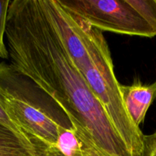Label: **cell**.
<instances>
[{
	"instance_id": "obj_8",
	"label": "cell",
	"mask_w": 156,
	"mask_h": 156,
	"mask_svg": "<svg viewBox=\"0 0 156 156\" xmlns=\"http://www.w3.org/2000/svg\"><path fill=\"white\" fill-rule=\"evenodd\" d=\"M9 4V0H0V58L2 59H8L9 57V50L4 41Z\"/></svg>"
},
{
	"instance_id": "obj_10",
	"label": "cell",
	"mask_w": 156,
	"mask_h": 156,
	"mask_svg": "<svg viewBox=\"0 0 156 156\" xmlns=\"http://www.w3.org/2000/svg\"><path fill=\"white\" fill-rule=\"evenodd\" d=\"M0 123H2V124L5 125L6 126H7V127L9 128L10 129H12V130L14 131L15 133H16L18 135H19L20 136H21V138L24 139L25 141L28 142L29 143L33 145V143H32V142H31V140L28 138L27 136L23 133V131L18 127V125H17L16 123L11 119V117L8 115V114L6 112V111L3 109V108L1 106V105H0Z\"/></svg>"
},
{
	"instance_id": "obj_13",
	"label": "cell",
	"mask_w": 156,
	"mask_h": 156,
	"mask_svg": "<svg viewBox=\"0 0 156 156\" xmlns=\"http://www.w3.org/2000/svg\"><path fill=\"white\" fill-rule=\"evenodd\" d=\"M3 126H5V125H3L2 123H0V128L3 127Z\"/></svg>"
},
{
	"instance_id": "obj_5",
	"label": "cell",
	"mask_w": 156,
	"mask_h": 156,
	"mask_svg": "<svg viewBox=\"0 0 156 156\" xmlns=\"http://www.w3.org/2000/svg\"><path fill=\"white\" fill-rule=\"evenodd\" d=\"M122 101L135 125L140 126L144 122L148 108L156 98V82L144 85L136 81L131 85H120Z\"/></svg>"
},
{
	"instance_id": "obj_11",
	"label": "cell",
	"mask_w": 156,
	"mask_h": 156,
	"mask_svg": "<svg viewBox=\"0 0 156 156\" xmlns=\"http://www.w3.org/2000/svg\"><path fill=\"white\" fill-rule=\"evenodd\" d=\"M143 156H156V131L144 136Z\"/></svg>"
},
{
	"instance_id": "obj_12",
	"label": "cell",
	"mask_w": 156,
	"mask_h": 156,
	"mask_svg": "<svg viewBox=\"0 0 156 156\" xmlns=\"http://www.w3.org/2000/svg\"><path fill=\"white\" fill-rule=\"evenodd\" d=\"M42 156H65L56 147H46Z\"/></svg>"
},
{
	"instance_id": "obj_3",
	"label": "cell",
	"mask_w": 156,
	"mask_h": 156,
	"mask_svg": "<svg viewBox=\"0 0 156 156\" xmlns=\"http://www.w3.org/2000/svg\"><path fill=\"white\" fill-rule=\"evenodd\" d=\"M76 17L85 46V54L73 64L83 75L132 155L143 156L145 135L127 114L106 41L101 30Z\"/></svg>"
},
{
	"instance_id": "obj_9",
	"label": "cell",
	"mask_w": 156,
	"mask_h": 156,
	"mask_svg": "<svg viewBox=\"0 0 156 156\" xmlns=\"http://www.w3.org/2000/svg\"><path fill=\"white\" fill-rule=\"evenodd\" d=\"M74 131L80 143L83 156H104L85 135L75 129Z\"/></svg>"
},
{
	"instance_id": "obj_7",
	"label": "cell",
	"mask_w": 156,
	"mask_h": 156,
	"mask_svg": "<svg viewBox=\"0 0 156 156\" xmlns=\"http://www.w3.org/2000/svg\"><path fill=\"white\" fill-rule=\"evenodd\" d=\"M156 34V0H128Z\"/></svg>"
},
{
	"instance_id": "obj_2",
	"label": "cell",
	"mask_w": 156,
	"mask_h": 156,
	"mask_svg": "<svg viewBox=\"0 0 156 156\" xmlns=\"http://www.w3.org/2000/svg\"><path fill=\"white\" fill-rule=\"evenodd\" d=\"M0 105L36 149L56 147L60 136L74 130L59 105L12 64L0 62Z\"/></svg>"
},
{
	"instance_id": "obj_6",
	"label": "cell",
	"mask_w": 156,
	"mask_h": 156,
	"mask_svg": "<svg viewBox=\"0 0 156 156\" xmlns=\"http://www.w3.org/2000/svg\"><path fill=\"white\" fill-rule=\"evenodd\" d=\"M0 156H39L36 148L7 126L0 128Z\"/></svg>"
},
{
	"instance_id": "obj_1",
	"label": "cell",
	"mask_w": 156,
	"mask_h": 156,
	"mask_svg": "<svg viewBox=\"0 0 156 156\" xmlns=\"http://www.w3.org/2000/svg\"><path fill=\"white\" fill-rule=\"evenodd\" d=\"M11 64L50 95L104 156H133L67 53L42 0L10 1Z\"/></svg>"
},
{
	"instance_id": "obj_4",
	"label": "cell",
	"mask_w": 156,
	"mask_h": 156,
	"mask_svg": "<svg viewBox=\"0 0 156 156\" xmlns=\"http://www.w3.org/2000/svg\"><path fill=\"white\" fill-rule=\"evenodd\" d=\"M70 13L101 31L154 37L155 32L128 0H58Z\"/></svg>"
}]
</instances>
